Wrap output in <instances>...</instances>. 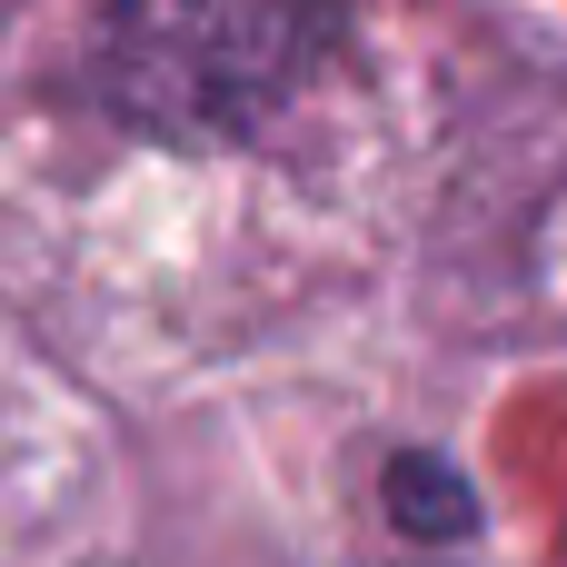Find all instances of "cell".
Segmentation results:
<instances>
[{
  "instance_id": "1",
  "label": "cell",
  "mask_w": 567,
  "mask_h": 567,
  "mask_svg": "<svg viewBox=\"0 0 567 567\" xmlns=\"http://www.w3.org/2000/svg\"><path fill=\"white\" fill-rule=\"evenodd\" d=\"M329 40V0H120L100 80L140 130L229 140L279 110Z\"/></svg>"
},
{
  "instance_id": "2",
  "label": "cell",
  "mask_w": 567,
  "mask_h": 567,
  "mask_svg": "<svg viewBox=\"0 0 567 567\" xmlns=\"http://www.w3.org/2000/svg\"><path fill=\"white\" fill-rule=\"evenodd\" d=\"M389 488H399V528H429V538H468V498H458V478H449V468L409 458Z\"/></svg>"
}]
</instances>
